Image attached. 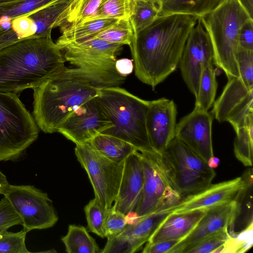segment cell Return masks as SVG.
<instances>
[{
  "label": "cell",
  "instance_id": "obj_29",
  "mask_svg": "<svg viewBox=\"0 0 253 253\" xmlns=\"http://www.w3.org/2000/svg\"><path fill=\"white\" fill-rule=\"evenodd\" d=\"M133 35L130 19H121L103 31L87 39H98L113 43L129 45Z\"/></svg>",
  "mask_w": 253,
  "mask_h": 253
},
{
  "label": "cell",
  "instance_id": "obj_25",
  "mask_svg": "<svg viewBox=\"0 0 253 253\" xmlns=\"http://www.w3.org/2000/svg\"><path fill=\"white\" fill-rule=\"evenodd\" d=\"M89 142L99 153L111 160L124 162L136 148L129 143L117 137L100 133Z\"/></svg>",
  "mask_w": 253,
  "mask_h": 253
},
{
  "label": "cell",
  "instance_id": "obj_27",
  "mask_svg": "<svg viewBox=\"0 0 253 253\" xmlns=\"http://www.w3.org/2000/svg\"><path fill=\"white\" fill-rule=\"evenodd\" d=\"M62 241L68 253H100L95 240L83 226L69 225L68 232Z\"/></svg>",
  "mask_w": 253,
  "mask_h": 253
},
{
  "label": "cell",
  "instance_id": "obj_22",
  "mask_svg": "<svg viewBox=\"0 0 253 253\" xmlns=\"http://www.w3.org/2000/svg\"><path fill=\"white\" fill-rule=\"evenodd\" d=\"M245 185L235 199L236 207L230 224L228 228L231 236L237 228L239 232L253 222V169H248L242 175Z\"/></svg>",
  "mask_w": 253,
  "mask_h": 253
},
{
  "label": "cell",
  "instance_id": "obj_1",
  "mask_svg": "<svg viewBox=\"0 0 253 253\" xmlns=\"http://www.w3.org/2000/svg\"><path fill=\"white\" fill-rule=\"evenodd\" d=\"M126 77L116 69L81 65L64 66L33 88V116L45 133L58 132L64 122L101 88L118 86Z\"/></svg>",
  "mask_w": 253,
  "mask_h": 253
},
{
  "label": "cell",
  "instance_id": "obj_13",
  "mask_svg": "<svg viewBox=\"0 0 253 253\" xmlns=\"http://www.w3.org/2000/svg\"><path fill=\"white\" fill-rule=\"evenodd\" d=\"M213 62V52L210 38L200 19L187 38L180 60L183 80L196 97L203 65Z\"/></svg>",
  "mask_w": 253,
  "mask_h": 253
},
{
  "label": "cell",
  "instance_id": "obj_45",
  "mask_svg": "<svg viewBox=\"0 0 253 253\" xmlns=\"http://www.w3.org/2000/svg\"><path fill=\"white\" fill-rule=\"evenodd\" d=\"M207 163L210 168L215 169L218 166L220 160L218 158L213 156L208 160Z\"/></svg>",
  "mask_w": 253,
  "mask_h": 253
},
{
  "label": "cell",
  "instance_id": "obj_30",
  "mask_svg": "<svg viewBox=\"0 0 253 253\" xmlns=\"http://www.w3.org/2000/svg\"><path fill=\"white\" fill-rule=\"evenodd\" d=\"M58 0H17L0 3V18L14 19L29 14Z\"/></svg>",
  "mask_w": 253,
  "mask_h": 253
},
{
  "label": "cell",
  "instance_id": "obj_12",
  "mask_svg": "<svg viewBox=\"0 0 253 253\" xmlns=\"http://www.w3.org/2000/svg\"><path fill=\"white\" fill-rule=\"evenodd\" d=\"M112 126L111 121L95 96L72 113L58 132L76 145L89 142Z\"/></svg>",
  "mask_w": 253,
  "mask_h": 253
},
{
  "label": "cell",
  "instance_id": "obj_37",
  "mask_svg": "<svg viewBox=\"0 0 253 253\" xmlns=\"http://www.w3.org/2000/svg\"><path fill=\"white\" fill-rule=\"evenodd\" d=\"M230 236L228 228L222 229L203 239L188 250L186 253H213L224 244Z\"/></svg>",
  "mask_w": 253,
  "mask_h": 253
},
{
  "label": "cell",
  "instance_id": "obj_9",
  "mask_svg": "<svg viewBox=\"0 0 253 253\" xmlns=\"http://www.w3.org/2000/svg\"><path fill=\"white\" fill-rule=\"evenodd\" d=\"M163 153L173 167L181 199L205 189L215 176L207 162L176 137Z\"/></svg>",
  "mask_w": 253,
  "mask_h": 253
},
{
  "label": "cell",
  "instance_id": "obj_11",
  "mask_svg": "<svg viewBox=\"0 0 253 253\" xmlns=\"http://www.w3.org/2000/svg\"><path fill=\"white\" fill-rule=\"evenodd\" d=\"M213 105L211 113L218 122H229L235 130L246 126L253 121V86H247L239 78H229Z\"/></svg>",
  "mask_w": 253,
  "mask_h": 253
},
{
  "label": "cell",
  "instance_id": "obj_41",
  "mask_svg": "<svg viewBox=\"0 0 253 253\" xmlns=\"http://www.w3.org/2000/svg\"><path fill=\"white\" fill-rule=\"evenodd\" d=\"M239 46L253 50V18H249L242 26L239 32Z\"/></svg>",
  "mask_w": 253,
  "mask_h": 253
},
{
  "label": "cell",
  "instance_id": "obj_17",
  "mask_svg": "<svg viewBox=\"0 0 253 253\" xmlns=\"http://www.w3.org/2000/svg\"><path fill=\"white\" fill-rule=\"evenodd\" d=\"M177 111L172 100L162 98L149 101L146 128L151 145L158 153H163L175 137Z\"/></svg>",
  "mask_w": 253,
  "mask_h": 253
},
{
  "label": "cell",
  "instance_id": "obj_24",
  "mask_svg": "<svg viewBox=\"0 0 253 253\" xmlns=\"http://www.w3.org/2000/svg\"><path fill=\"white\" fill-rule=\"evenodd\" d=\"M118 20L102 18L90 20L78 24H67L60 27L62 35L55 43L57 46L73 41L90 38L115 24Z\"/></svg>",
  "mask_w": 253,
  "mask_h": 253
},
{
  "label": "cell",
  "instance_id": "obj_44",
  "mask_svg": "<svg viewBox=\"0 0 253 253\" xmlns=\"http://www.w3.org/2000/svg\"><path fill=\"white\" fill-rule=\"evenodd\" d=\"M250 15L253 16V0H240Z\"/></svg>",
  "mask_w": 253,
  "mask_h": 253
},
{
  "label": "cell",
  "instance_id": "obj_42",
  "mask_svg": "<svg viewBox=\"0 0 253 253\" xmlns=\"http://www.w3.org/2000/svg\"><path fill=\"white\" fill-rule=\"evenodd\" d=\"M179 240H171L158 242L155 243L147 242L143 249V253H169V252L174 247Z\"/></svg>",
  "mask_w": 253,
  "mask_h": 253
},
{
  "label": "cell",
  "instance_id": "obj_10",
  "mask_svg": "<svg viewBox=\"0 0 253 253\" xmlns=\"http://www.w3.org/2000/svg\"><path fill=\"white\" fill-rule=\"evenodd\" d=\"M22 220L28 233L53 226L58 216L46 193L30 185H9L3 194Z\"/></svg>",
  "mask_w": 253,
  "mask_h": 253
},
{
  "label": "cell",
  "instance_id": "obj_28",
  "mask_svg": "<svg viewBox=\"0 0 253 253\" xmlns=\"http://www.w3.org/2000/svg\"><path fill=\"white\" fill-rule=\"evenodd\" d=\"M159 14V7L154 0H134L133 13L130 18L134 34L150 25Z\"/></svg>",
  "mask_w": 253,
  "mask_h": 253
},
{
  "label": "cell",
  "instance_id": "obj_34",
  "mask_svg": "<svg viewBox=\"0 0 253 253\" xmlns=\"http://www.w3.org/2000/svg\"><path fill=\"white\" fill-rule=\"evenodd\" d=\"M253 223L243 230L234 233L224 244L222 253H243L253 246Z\"/></svg>",
  "mask_w": 253,
  "mask_h": 253
},
{
  "label": "cell",
  "instance_id": "obj_8",
  "mask_svg": "<svg viewBox=\"0 0 253 253\" xmlns=\"http://www.w3.org/2000/svg\"><path fill=\"white\" fill-rule=\"evenodd\" d=\"M78 161L86 171L95 198L105 209L112 207L122 179L124 162L110 160L96 150L89 142L76 144Z\"/></svg>",
  "mask_w": 253,
  "mask_h": 253
},
{
  "label": "cell",
  "instance_id": "obj_19",
  "mask_svg": "<svg viewBox=\"0 0 253 253\" xmlns=\"http://www.w3.org/2000/svg\"><path fill=\"white\" fill-rule=\"evenodd\" d=\"M144 179L143 163L136 150L124 161L122 179L113 208L125 215L134 211L142 195Z\"/></svg>",
  "mask_w": 253,
  "mask_h": 253
},
{
  "label": "cell",
  "instance_id": "obj_16",
  "mask_svg": "<svg viewBox=\"0 0 253 253\" xmlns=\"http://www.w3.org/2000/svg\"><path fill=\"white\" fill-rule=\"evenodd\" d=\"M66 61L75 66L88 65L115 68L116 56L123 45L98 39H86L57 46Z\"/></svg>",
  "mask_w": 253,
  "mask_h": 253
},
{
  "label": "cell",
  "instance_id": "obj_38",
  "mask_svg": "<svg viewBox=\"0 0 253 253\" xmlns=\"http://www.w3.org/2000/svg\"><path fill=\"white\" fill-rule=\"evenodd\" d=\"M238 64L239 78L247 86H253V50L239 47Z\"/></svg>",
  "mask_w": 253,
  "mask_h": 253
},
{
  "label": "cell",
  "instance_id": "obj_40",
  "mask_svg": "<svg viewBox=\"0 0 253 253\" xmlns=\"http://www.w3.org/2000/svg\"><path fill=\"white\" fill-rule=\"evenodd\" d=\"M22 224V220L9 201L3 196L0 200V234L10 227Z\"/></svg>",
  "mask_w": 253,
  "mask_h": 253
},
{
  "label": "cell",
  "instance_id": "obj_3",
  "mask_svg": "<svg viewBox=\"0 0 253 253\" xmlns=\"http://www.w3.org/2000/svg\"><path fill=\"white\" fill-rule=\"evenodd\" d=\"M51 36L20 41L0 50V92L18 93L36 87L65 66Z\"/></svg>",
  "mask_w": 253,
  "mask_h": 253
},
{
  "label": "cell",
  "instance_id": "obj_18",
  "mask_svg": "<svg viewBox=\"0 0 253 253\" xmlns=\"http://www.w3.org/2000/svg\"><path fill=\"white\" fill-rule=\"evenodd\" d=\"M244 185L245 180L242 175L218 183H211L201 191L182 198L169 210L174 213L208 210L235 200Z\"/></svg>",
  "mask_w": 253,
  "mask_h": 253
},
{
  "label": "cell",
  "instance_id": "obj_21",
  "mask_svg": "<svg viewBox=\"0 0 253 253\" xmlns=\"http://www.w3.org/2000/svg\"><path fill=\"white\" fill-rule=\"evenodd\" d=\"M207 210H195L185 212H170L162 221L147 242L178 240L187 236L206 214Z\"/></svg>",
  "mask_w": 253,
  "mask_h": 253
},
{
  "label": "cell",
  "instance_id": "obj_46",
  "mask_svg": "<svg viewBox=\"0 0 253 253\" xmlns=\"http://www.w3.org/2000/svg\"><path fill=\"white\" fill-rule=\"evenodd\" d=\"M15 0H0V3L8 2H10V1H15Z\"/></svg>",
  "mask_w": 253,
  "mask_h": 253
},
{
  "label": "cell",
  "instance_id": "obj_15",
  "mask_svg": "<svg viewBox=\"0 0 253 253\" xmlns=\"http://www.w3.org/2000/svg\"><path fill=\"white\" fill-rule=\"evenodd\" d=\"M171 211L165 210L140 216L135 222L127 224L119 234L108 237L102 253H132L147 242L162 221Z\"/></svg>",
  "mask_w": 253,
  "mask_h": 253
},
{
  "label": "cell",
  "instance_id": "obj_32",
  "mask_svg": "<svg viewBox=\"0 0 253 253\" xmlns=\"http://www.w3.org/2000/svg\"><path fill=\"white\" fill-rule=\"evenodd\" d=\"M134 4V0H102L91 20L130 19L133 13Z\"/></svg>",
  "mask_w": 253,
  "mask_h": 253
},
{
  "label": "cell",
  "instance_id": "obj_5",
  "mask_svg": "<svg viewBox=\"0 0 253 253\" xmlns=\"http://www.w3.org/2000/svg\"><path fill=\"white\" fill-rule=\"evenodd\" d=\"M251 17L240 0H223L215 8L198 18L212 47L213 63L227 78L240 77L238 64L239 32Z\"/></svg>",
  "mask_w": 253,
  "mask_h": 253
},
{
  "label": "cell",
  "instance_id": "obj_35",
  "mask_svg": "<svg viewBox=\"0 0 253 253\" xmlns=\"http://www.w3.org/2000/svg\"><path fill=\"white\" fill-rule=\"evenodd\" d=\"M102 1V0H77L62 26L80 23L91 20Z\"/></svg>",
  "mask_w": 253,
  "mask_h": 253
},
{
  "label": "cell",
  "instance_id": "obj_33",
  "mask_svg": "<svg viewBox=\"0 0 253 253\" xmlns=\"http://www.w3.org/2000/svg\"><path fill=\"white\" fill-rule=\"evenodd\" d=\"M84 210L89 230L104 238V226L107 209L94 198L89 202Z\"/></svg>",
  "mask_w": 253,
  "mask_h": 253
},
{
  "label": "cell",
  "instance_id": "obj_43",
  "mask_svg": "<svg viewBox=\"0 0 253 253\" xmlns=\"http://www.w3.org/2000/svg\"><path fill=\"white\" fill-rule=\"evenodd\" d=\"M115 68L120 74L126 77L132 73L133 70V65L131 60L123 58L116 60Z\"/></svg>",
  "mask_w": 253,
  "mask_h": 253
},
{
  "label": "cell",
  "instance_id": "obj_20",
  "mask_svg": "<svg viewBox=\"0 0 253 253\" xmlns=\"http://www.w3.org/2000/svg\"><path fill=\"white\" fill-rule=\"evenodd\" d=\"M236 207L235 200L207 210L195 227L169 253H186L195 244L218 231L228 228Z\"/></svg>",
  "mask_w": 253,
  "mask_h": 253
},
{
  "label": "cell",
  "instance_id": "obj_23",
  "mask_svg": "<svg viewBox=\"0 0 253 253\" xmlns=\"http://www.w3.org/2000/svg\"><path fill=\"white\" fill-rule=\"evenodd\" d=\"M159 16L186 14L200 18L215 8L223 0H154Z\"/></svg>",
  "mask_w": 253,
  "mask_h": 253
},
{
  "label": "cell",
  "instance_id": "obj_26",
  "mask_svg": "<svg viewBox=\"0 0 253 253\" xmlns=\"http://www.w3.org/2000/svg\"><path fill=\"white\" fill-rule=\"evenodd\" d=\"M213 62L205 64L201 73L195 107L208 111L213 105L216 93L217 83Z\"/></svg>",
  "mask_w": 253,
  "mask_h": 253
},
{
  "label": "cell",
  "instance_id": "obj_14",
  "mask_svg": "<svg viewBox=\"0 0 253 253\" xmlns=\"http://www.w3.org/2000/svg\"><path fill=\"white\" fill-rule=\"evenodd\" d=\"M211 113L194 107L176 124L175 136L207 162L213 155Z\"/></svg>",
  "mask_w": 253,
  "mask_h": 253
},
{
  "label": "cell",
  "instance_id": "obj_31",
  "mask_svg": "<svg viewBox=\"0 0 253 253\" xmlns=\"http://www.w3.org/2000/svg\"><path fill=\"white\" fill-rule=\"evenodd\" d=\"M234 152L236 158L246 167L253 165V123L235 130Z\"/></svg>",
  "mask_w": 253,
  "mask_h": 253
},
{
  "label": "cell",
  "instance_id": "obj_7",
  "mask_svg": "<svg viewBox=\"0 0 253 253\" xmlns=\"http://www.w3.org/2000/svg\"><path fill=\"white\" fill-rule=\"evenodd\" d=\"M39 133L34 117L16 93L0 92V162L16 161Z\"/></svg>",
  "mask_w": 253,
  "mask_h": 253
},
{
  "label": "cell",
  "instance_id": "obj_39",
  "mask_svg": "<svg viewBox=\"0 0 253 253\" xmlns=\"http://www.w3.org/2000/svg\"><path fill=\"white\" fill-rule=\"evenodd\" d=\"M126 225L125 214L115 210L113 207L107 209L104 226L105 237L119 234Z\"/></svg>",
  "mask_w": 253,
  "mask_h": 253
},
{
  "label": "cell",
  "instance_id": "obj_2",
  "mask_svg": "<svg viewBox=\"0 0 253 253\" xmlns=\"http://www.w3.org/2000/svg\"><path fill=\"white\" fill-rule=\"evenodd\" d=\"M198 19L186 14L159 16L134 34L129 46L135 74L140 81L154 88L176 70Z\"/></svg>",
  "mask_w": 253,
  "mask_h": 253
},
{
  "label": "cell",
  "instance_id": "obj_6",
  "mask_svg": "<svg viewBox=\"0 0 253 253\" xmlns=\"http://www.w3.org/2000/svg\"><path fill=\"white\" fill-rule=\"evenodd\" d=\"M137 151L143 163L144 179L142 195L134 211L143 216L176 204L181 197L174 169L168 157L164 153Z\"/></svg>",
  "mask_w": 253,
  "mask_h": 253
},
{
  "label": "cell",
  "instance_id": "obj_4",
  "mask_svg": "<svg viewBox=\"0 0 253 253\" xmlns=\"http://www.w3.org/2000/svg\"><path fill=\"white\" fill-rule=\"evenodd\" d=\"M96 97L112 125L101 133L126 141L137 150L154 151L146 124L149 101L119 86L102 88Z\"/></svg>",
  "mask_w": 253,
  "mask_h": 253
},
{
  "label": "cell",
  "instance_id": "obj_36",
  "mask_svg": "<svg viewBox=\"0 0 253 253\" xmlns=\"http://www.w3.org/2000/svg\"><path fill=\"white\" fill-rule=\"evenodd\" d=\"M27 233L23 228L17 232L7 230L0 234V253H31L26 246Z\"/></svg>",
  "mask_w": 253,
  "mask_h": 253
}]
</instances>
